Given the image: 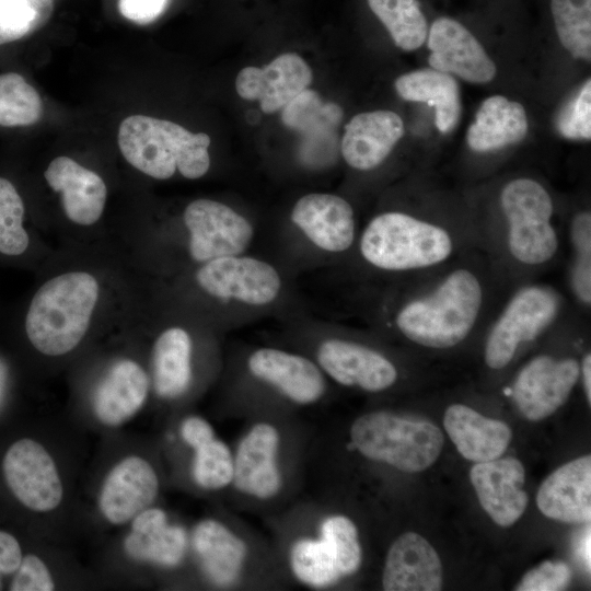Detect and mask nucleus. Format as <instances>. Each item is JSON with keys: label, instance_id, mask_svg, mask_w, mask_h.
Returning <instances> with one entry per match:
<instances>
[{"label": "nucleus", "instance_id": "14", "mask_svg": "<svg viewBox=\"0 0 591 591\" xmlns=\"http://www.w3.org/2000/svg\"><path fill=\"white\" fill-rule=\"evenodd\" d=\"M312 78V70L302 57L286 53L264 68H243L236 76L235 90L244 100H257L264 113L273 114L308 89Z\"/></svg>", "mask_w": 591, "mask_h": 591}, {"label": "nucleus", "instance_id": "40", "mask_svg": "<svg viewBox=\"0 0 591 591\" xmlns=\"http://www.w3.org/2000/svg\"><path fill=\"white\" fill-rule=\"evenodd\" d=\"M571 241L576 254L572 270V288L579 300L589 305L591 302V216L581 211L571 223Z\"/></svg>", "mask_w": 591, "mask_h": 591}, {"label": "nucleus", "instance_id": "15", "mask_svg": "<svg viewBox=\"0 0 591 591\" xmlns=\"http://www.w3.org/2000/svg\"><path fill=\"white\" fill-rule=\"evenodd\" d=\"M159 493V478L144 459L130 455L107 474L99 495V508L113 524H124L149 508Z\"/></svg>", "mask_w": 591, "mask_h": 591}, {"label": "nucleus", "instance_id": "33", "mask_svg": "<svg viewBox=\"0 0 591 591\" xmlns=\"http://www.w3.org/2000/svg\"><path fill=\"white\" fill-rule=\"evenodd\" d=\"M290 566L301 582L314 588L331 586L341 577L334 556L322 537L297 541L290 551Z\"/></svg>", "mask_w": 591, "mask_h": 591}, {"label": "nucleus", "instance_id": "1", "mask_svg": "<svg viewBox=\"0 0 591 591\" xmlns=\"http://www.w3.org/2000/svg\"><path fill=\"white\" fill-rule=\"evenodd\" d=\"M484 300L475 273L457 268L432 290L406 302L395 324L409 340L424 347L445 349L463 341L476 324Z\"/></svg>", "mask_w": 591, "mask_h": 591}, {"label": "nucleus", "instance_id": "13", "mask_svg": "<svg viewBox=\"0 0 591 591\" xmlns=\"http://www.w3.org/2000/svg\"><path fill=\"white\" fill-rule=\"evenodd\" d=\"M320 368L337 383L380 392L397 379L395 366L383 355L350 340L332 338L317 348Z\"/></svg>", "mask_w": 591, "mask_h": 591}, {"label": "nucleus", "instance_id": "39", "mask_svg": "<svg viewBox=\"0 0 591 591\" xmlns=\"http://www.w3.org/2000/svg\"><path fill=\"white\" fill-rule=\"evenodd\" d=\"M24 204L13 184L0 177V253L16 256L28 247L23 227Z\"/></svg>", "mask_w": 591, "mask_h": 591}, {"label": "nucleus", "instance_id": "20", "mask_svg": "<svg viewBox=\"0 0 591 591\" xmlns=\"http://www.w3.org/2000/svg\"><path fill=\"white\" fill-rule=\"evenodd\" d=\"M386 591H437L442 565L436 549L420 534L406 532L391 545L383 569Z\"/></svg>", "mask_w": 591, "mask_h": 591}, {"label": "nucleus", "instance_id": "22", "mask_svg": "<svg viewBox=\"0 0 591 591\" xmlns=\"http://www.w3.org/2000/svg\"><path fill=\"white\" fill-rule=\"evenodd\" d=\"M536 503L549 519L586 523L591 519V456L564 464L548 475L538 488Z\"/></svg>", "mask_w": 591, "mask_h": 591}, {"label": "nucleus", "instance_id": "47", "mask_svg": "<svg viewBox=\"0 0 591 591\" xmlns=\"http://www.w3.org/2000/svg\"><path fill=\"white\" fill-rule=\"evenodd\" d=\"M581 372H582L584 393H586L588 403L590 405L591 404V356L590 354H587L583 357Z\"/></svg>", "mask_w": 591, "mask_h": 591}, {"label": "nucleus", "instance_id": "23", "mask_svg": "<svg viewBox=\"0 0 591 591\" xmlns=\"http://www.w3.org/2000/svg\"><path fill=\"white\" fill-rule=\"evenodd\" d=\"M404 135L402 118L392 111L354 116L345 127L341 154L348 165L369 171L379 166Z\"/></svg>", "mask_w": 591, "mask_h": 591}, {"label": "nucleus", "instance_id": "48", "mask_svg": "<svg viewBox=\"0 0 591 591\" xmlns=\"http://www.w3.org/2000/svg\"><path fill=\"white\" fill-rule=\"evenodd\" d=\"M581 558L584 561L586 567L590 570V533L584 537L581 547L579 548Z\"/></svg>", "mask_w": 591, "mask_h": 591}, {"label": "nucleus", "instance_id": "44", "mask_svg": "<svg viewBox=\"0 0 591 591\" xmlns=\"http://www.w3.org/2000/svg\"><path fill=\"white\" fill-rule=\"evenodd\" d=\"M171 0H119L118 9L123 16L138 23L155 21L166 10Z\"/></svg>", "mask_w": 591, "mask_h": 591}, {"label": "nucleus", "instance_id": "10", "mask_svg": "<svg viewBox=\"0 0 591 591\" xmlns=\"http://www.w3.org/2000/svg\"><path fill=\"white\" fill-rule=\"evenodd\" d=\"M5 483L26 508L47 512L59 506L62 483L50 454L38 442L21 439L5 452L2 462Z\"/></svg>", "mask_w": 591, "mask_h": 591}, {"label": "nucleus", "instance_id": "11", "mask_svg": "<svg viewBox=\"0 0 591 591\" xmlns=\"http://www.w3.org/2000/svg\"><path fill=\"white\" fill-rule=\"evenodd\" d=\"M579 374L580 367L576 359L538 356L520 370L511 395L525 418L541 420L567 401Z\"/></svg>", "mask_w": 591, "mask_h": 591}, {"label": "nucleus", "instance_id": "19", "mask_svg": "<svg viewBox=\"0 0 591 591\" xmlns=\"http://www.w3.org/2000/svg\"><path fill=\"white\" fill-rule=\"evenodd\" d=\"M247 367L253 375L274 385L298 404H313L325 392L321 368L297 354L259 348L250 356Z\"/></svg>", "mask_w": 591, "mask_h": 591}, {"label": "nucleus", "instance_id": "30", "mask_svg": "<svg viewBox=\"0 0 591 591\" xmlns=\"http://www.w3.org/2000/svg\"><path fill=\"white\" fill-rule=\"evenodd\" d=\"M154 387L161 397L182 395L192 380V338L182 327H171L157 338L152 350Z\"/></svg>", "mask_w": 591, "mask_h": 591}, {"label": "nucleus", "instance_id": "32", "mask_svg": "<svg viewBox=\"0 0 591 591\" xmlns=\"http://www.w3.org/2000/svg\"><path fill=\"white\" fill-rule=\"evenodd\" d=\"M556 33L576 59L591 60V0H551Z\"/></svg>", "mask_w": 591, "mask_h": 591}, {"label": "nucleus", "instance_id": "28", "mask_svg": "<svg viewBox=\"0 0 591 591\" xmlns=\"http://www.w3.org/2000/svg\"><path fill=\"white\" fill-rule=\"evenodd\" d=\"M526 132L524 107L502 95H494L479 106L466 140L472 150L488 152L519 142Z\"/></svg>", "mask_w": 591, "mask_h": 591}, {"label": "nucleus", "instance_id": "9", "mask_svg": "<svg viewBox=\"0 0 591 591\" xmlns=\"http://www.w3.org/2000/svg\"><path fill=\"white\" fill-rule=\"evenodd\" d=\"M183 219L189 232V254L201 263L243 254L254 236L253 225L244 216L212 199L192 201Z\"/></svg>", "mask_w": 591, "mask_h": 591}, {"label": "nucleus", "instance_id": "3", "mask_svg": "<svg viewBox=\"0 0 591 591\" xmlns=\"http://www.w3.org/2000/svg\"><path fill=\"white\" fill-rule=\"evenodd\" d=\"M118 147L135 169L157 179L177 170L185 178L204 176L210 166V137L194 134L171 120L131 115L119 125Z\"/></svg>", "mask_w": 591, "mask_h": 591}, {"label": "nucleus", "instance_id": "45", "mask_svg": "<svg viewBox=\"0 0 591 591\" xmlns=\"http://www.w3.org/2000/svg\"><path fill=\"white\" fill-rule=\"evenodd\" d=\"M181 436L193 449L216 437L212 426L199 416H190L182 422Z\"/></svg>", "mask_w": 591, "mask_h": 591}, {"label": "nucleus", "instance_id": "8", "mask_svg": "<svg viewBox=\"0 0 591 591\" xmlns=\"http://www.w3.org/2000/svg\"><path fill=\"white\" fill-rule=\"evenodd\" d=\"M196 281L213 298L253 306L274 302L281 290L280 275L273 265L243 254L205 262Z\"/></svg>", "mask_w": 591, "mask_h": 591}, {"label": "nucleus", "instance_id": "6", "mask_svg": "<svg viewBox=\"0 0 591 591\" xmlns=\"http://www.w3.org/2000/svg\"><path fill=\"white\" fill-rule=\"evenodd\" d=\"M500 205L511 256L526 266H541L553 259L559 237L552 222L554 207L548 192L532 178H515L502 188Z\"/></svg>", "mask_w": 591, "mask_h": 591}, {"label": "nucleus", "instance_id": "4", "mask_svg": "<svg viewBox=\"0 0 591 591\" xmlns=\"http://www.w3.org/2000/svg\"><path fill=\"white\" fill-rule=\"evenodd\" d=\"M360 254L371 266L386 271H409L437 266L454 250L453 239L439 224L399 211L375 216L359 241Z\"/></svg>", "mask_w": 591, "mask_h": 591}, {"label": "nucleus", "instance_id": "49", "mask_svg": "<svg viewBox=\"0 0 591 591\" xmlns=\"http://www.w3.org/2000/svg\"><path fill=\"white\" fill-rule=\"evenodd\" d=\"M0 587H1V582H0Z\"/></svg>", "mask_w": 591, "mask_h": 591}, {"label": "nucleus", "instance_id": "38", "mask_svg": "<svg viewBox=\"0 0 591 591\" xmlns=\"http://www.w3.org/2000/svg\"><path fill=\"white\" fill-rule=\"evenodd\" d=\"M321 537L328 545L341 577L361 565V546L355 523L345 515H331L321 524Z\"/></svg>", "mask_w": 591, "mask_h": 591}, {"label": "nucleus", "instance_id": "16", "mask_svg": "<svg viewBox=\"0 0 591 591\" xmlns=\"http://www.w3.org/2000/svg\"><path fill=\"white\" fill-rule=\"evenodd\" d=\"M470 477L480 506L498 525H512L525 511V472L519 460L497 457L478 462L471 468Z\"/></svg>", "mask_w": 591, "mask_h": 591}, {"label": "nucleus", "instance_id": "5", "mask_svg": "<svg viewBox=\"0 0 591 591\" xmlns=\"http://www.w3.org/2000/svg\"><path fill=\"white\" fill-rule=\"evenodd\" d=\"M350 441L369 460L417 473L436 462L444 438L441 430L428 420L373 412L354 421Z\"/></svg>", "mask_w": 591, "mask_h": 591}, {"label": "nucleus", "instance_id": "37", "mask_svg": "<svg viewBox=\"0 0 591 591\" xmlns=\"http://www.w3.org/2000/svg\"><path fill=\"white\" fill-rule=\"evenodd\" d=\"M193 476L204 489H221L232 483L233 455L217 437L194 448Z\"/></svg>", "mask_w": 591, "mask_h": 591}, {"label": "nucleus", "instance_id": "12", "mask_svg": "<svg viewBox=\"0 0 591 591\" xmlns=\"http://www.w3.org/2000/svg\"><path fill=\"white\" fill-rule=\"evenodd\" d=\"M428 35V62L432 69L453 73L471 83H487L497 72L495 62L477 38L460 22L436 20Z\"/></svg>", "mask_w": 591, "mask_h": 591}, {"label": "nucleus", "instance_id": "17", "mask_svg": "<svg viewBox=\"0 0 591 591\" xmlns=\"http://www.w3.org/2000/svg\"><path fill=\"white\" fill-rule=\"evenodd\" d=\"M291 220L316 247L325 252H345L356 237L352 207L334 194L302 196L292 208Z\"/></svg>", "mask_w": 591, "mask_h": 591}, {"label": "nucleus", "instance_id": "31", "mask_svg": "<svg viewBox=\"0 0 591 591\" xmlns=\"http://www.w3.org/2000/svg\"><path fill=\"white\" fill-rule=\"evenodd\" d=\"M368 4L398 48L415 50L426 40L428 25L417 0H368Z\"/></svg>", "mask_w": 591, "mask_h": 591}, {"label": "nucleus", "instance_id": "35", "mask_svg": "<svg viewBox=\"0 0 591 591\" xmlns=\"http://www.w3.org/2000/svg\"><path fill=\"white\" fill-rule=\"evenodd\" d=\"M341 108L325 103L315 90L305 89L281 109V120L290 129L312 134L329 129L340 121Z\"/></svg>", "mask_w": 591, "mask_h": 591}, {"label": "nucleus", "instance_id": "25", "mask_svg": "<svg viewBox=\"0 0 591 591\" xmlns=\"http://www.w3.org/2000/svg\"><path fill=\"white\" fill-rule=\"evenodd\" d=\"M149 380L137 362H116L96 389L93 407L106 426H119L131 418L146 402Z\"/></svg>", "mask_w": 591, "mask_h": 591}, {"label": "nucleus", "instance_id": "43", "mask_svg": "<svg viewBox=\"0 0 591 591\" xmlns=\"http://www.w3.org/2000/svg\"><path fill=\"white\" fill-rule=\"evenodd\" d=\"M11 591H51L55 582L45 563L35 555H26L14 572Z\"/></svg>", "mask_w": 591, "mask_h": 591}, {"label": "nucleus", "instance_id": "42", "mask_svg": "<svg viewBox=\"0 0 591 591\" xmlns=\"http://www.w3.org/2000/svg\"><path fill=\"white\" fill-rule=\"evenodd\" d=\"M571 578L567 564L545 561L528 571L517 586L518 591H559L566 589Z\"/></svg>", "mask_w": 591, "mask_h": 591}, {"label": "nucleus", "instance_id": "2", "mask_svg": "<svg viewBox=\"0 0 591 591\" xmlns=\"http://www.w3.org/2000/svg\"><path fill=\"white\" fill-rule=\"evenodd\" d=\"M99 291L96 278L85 271L65 273L43 283L25 318L34 348L53 357L73 350L90 326Z\"/></svg>", "mask_w": 591, "mask_h": 591}, {"label": "nucleus", "instance_id": "41", "mask_svg": "<svg viewBox=\"0 0 591 591\" xmlns=\"http://www.w3.org/2000/svg\"><path fill=\"white\" fill-rule=\"evenodd\" d=\"M558 132L571 140L591 139V80L563 107L557 119Z\"/></svg>", "mask_w": 591, "mask_h": 591}, {"label": "nucleus", "instance_id": "24", "mask_svg": "<svg viewBox=\"0 0 591 591\" xmlns=\"http://www.w3.org/2000/svg\"><path fill=\"white\" fill-rule=\"evenodd\" d=\"M443 425L460 454L475 463L499 457L511 440L507 424L462 404L451 405L445 410Z\"/></svg>", "mask_w": 591, "mask_h": 591}, {"label": "nucleus", "instance_id": "27", "mask_svg": "<svg viewBox=\"0 0 591 591\" xmlns=\"http://www.w3.org/2000/svg\"><path fill=\"white\" fill-rule=\"evenodd\" d=\"M193 546L207 577L218 586H229L239 577L246 545L220 521H200L193 532Z\"/></svg>", "mask_w": 591, "mask_h": 591}, {"label": "nucleus", "instance_id": "36", "mask_svg": "<svg viewBox=\"0 0 591 591\" xmlns=\"http://www.w3.org/2000/svg\"><path fill=\"white\" fill-rule=\"evenodd\" d=\"M53 0H0V45L42 27L53 12Z\"/></svg>", "mask_w": 591, "mask_h": 591}, {"label": "nucleus", "instance_id": "29", "mask_svg": "<svg viewBox=\"0 0 591 591\" xmlns=\"http://www.w3.org/2000/svg\"><path fill=\"white\" fill-rule=\"evenodd\" d=\"M394 86L402 99L433 106L436 126L441 132L451 131L457 124L462 108L460 90L450 73L419 69L399 76Z\"/></svg>", "mask_w": 591, "mask_h": 591}, {"label": "nucleus", "instance_id": "18", "mask_svg": "<svg viewBox=\"0 0 591 591\" xmlns=\"http://www.w3.org/2000/svg\"><path fill=\"white\" fill-rule=\"evenodd\" d=\"M279 433L267 422L254 425L241 440L233 456V479L241 493L259 499L274 497L281 487L277 464Z\"/></svg>", "mask_w": 591, "mask_h": 591}, {"label": "nucleus", "instance_id": "7", "mask_svg": "<svg viewBox=\"0 0 591 591\" xmlns=\"http://www.w3.org/2000/svg\"><path fill=\"white\" fill-rule=\"evenodd\" d=\"M559 297L549 287L528 286L509 300L490 328L485 344V362L491 369H502L518 348L538 337L555 320Z\"/></svg>", "mask_w": 591, "mask_h": 591}, {"label": "nucleus", "instance_id": "21", "mask_svg": "<svg viewBox=\"0 0 591 591\" xmlns=\"http://www.w3.org/2000/svg\"><path fill=\"white\" fill-rule=\"evenodd\" d=\"M44 175L47 184L61 195L62 208L69 220L80 225H92L101 218L107 187L97 173L60 155L49 163Z\"/></svg>", "mask_w": 591, "mask_h": 591}, {"label": "nucleus", "instance_id": "46", "mask_svg": "<svg viewBox=\"0 0 591 591\" xmlns=\"http://www.w3.org/2000/svg\"><path fill=\"white\" fill-rule=\"evenodd\" d=\"M22 558V551L18 540L12 534L0 531V573H14Z\"/></svg>", "mask_w": 591, "mask_h": 591}, {"label": "nucleus", "instance_id": "26", "mask_svg": "<svg viewBox=\"0 0 591 591\" xmlns=\"http://www.w3.org/2000/svg\"><path fill=\"white\" fill-rule=\"evenodd\" d=\"M131 521V531L124 542L130 558L165 567L179 564L186 548V534L182 528L167 523L163 510L147 508Z\"/></svg>", "mask_w": 591, "mask_h": 591}, {"label": "nucleus", "instance_id": "34", "mask_svg": "<svg viewBox=\"0 0 591 591\" xmlns=\"http://www.w3.org/2000/svg\"><path fill=\"white\" fill-rule=\"evenodd\" d=\"M43 114L38 92L19 73L0 74V126H27Z\"/></svg>", "mask_w": 591, "mask_h": 591}]
</instances>
